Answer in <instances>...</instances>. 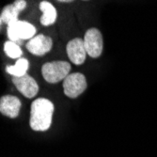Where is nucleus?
<instances>
[{"mask_svg": "<svg viewBox=\"0 0 157 157\" xmlns=\"http://www.w3.org/2000/svg\"><path fill=\"white\" fill-rule=\"evenodd\" d=\"M54 104L44 98H39L31 105L29 125L34 131L44 132L48 130L54 113Z\"/></svg>", "mask_w": 157, "mask_h": 157, "instance_id": "f257e3e1", "label": "nucleus"}, {"mask_svg": "<svg viewBox=\"0 0 157 157\" xmlns=\"http://www.w3.org/2000/svg\"><path fill=\"white\" fill-rule=\"evenodd\" d=\"M71 64L67 61L46 62L41 67L42 76L48 83L55 84L64 80L70 74Z\"/></svg>", "mask_w": 157, "mask_h": 157, "instance_id": "f03ea898", "label": "nucleus"}, {"mask_svg": "<svg viewBox=\"0 0 157 157\" xmlns=\"http://www.w3.org/2000/svg\"><path fill=\"white\" fill-rule=\"evenodd\" d=\"M7 33L10 40L22 44L23 40H31L36 34V28L25 21H14L8 25Z\"/></svg>", "mask_w": 157, "mask_h": 157, "instance_id": "7ed1b4c3", "label": "nucleus"}, {"mask_svg": "<svg viewBox=\"0 0 157 157\" xmlns=\"http://www.w3.org/2000/svg\"><path fill=\"white\" fill-rule=\"evenodd\" d=\"M88 87L87 80L83 74L74 73L70 74L63 80L64 94L69 98H77L80 96Z\"/></svg>", "mask_w": 157, "mask_h": 157, "instance_id": "20e7f679", "label": "nucleus"}, {"mask_svg": "<svg viewBox=\"0 0 157 157\" xmlns=\"http://www.w3.org/2000/svg\"><path fill=\"white\" fill-rule=\"evenodd\" d=\"M84 45L87 54L93 59H97L102 55L104 41L102 33L98 28L92 27L87 30L84 38Z\"/></svg>", "mask_w": 157, "mask_h": 157, "instance_id": "39448f33", "label": "nucleus"}, {"mask_svg": "<svg viewBox=\"0 0 157 157\" xmlns=\"http://www.w3.org/2000/svg\"><path fill=\"white\" fill-rule=\"evenodd\" d=\"M12 82L17 90L28 99L35 97L39 91V86L36 80L27 74L19 77L12 76Z\"/></svg>", "mask_w": 157, "mask_h": 157, "instance_id": "423d86ee", "label": "nucleus"}, {"mask_svg": "<svg viewBox=\"0 0 157 157\" xmlns=\"http://www.w3.org/2000/svg\"><path fill=\"white\" fill-rule=\"evenodd\" d=\"M67 54L70 60L75 65H82L87 56V51H86L84 45V40L80 38H75L68 42L66 46Z\"/></svg>", "mask_w": 157, "mask_h": 157, "instance_id": "0eeeda50", "label": "nucleus"}, {"mask_svg": "<svg viewBox=\"0 0 157 157\" xmlns=\"http://www.w3.org/2000/svg\"><path fill=\"white\" fill-rule=\"evenodd\" d=\"M53 47V40L50 37L45 35H37L26 44V49L32 55L44 56L51 51Z\"/></svg>", "mask_w": 157, "mask_h": 157, "instance_id": "6e6552de", "label": "nucleus"}, {"mask_svg": "<svg viewBox=\"0 0 157 157\" xmlns=\"http://www.w3.org/2000/svg\"><path fill=\"white\" fill-rule=\"evenodd\" d=\"M20 99L13 95H4L0 99V112L4 116L15 119L21 109Z\"/></svg>", "mask_w": 157, "mask_h": 157, "instance_id": "1a4fd4ad", "label": "nucleus"}, {"mask_svg": "<svg viewBox=\"0 0 157 157\" xmlns=\"http://www.w3.org/2000/svg\"><path fill=\"white\" fill-rule=\"evenodd\" d=\"M26 7L25 0H17L14 3L6 6L1 12L0 22L1 24H10L14 21H18V14Z\"/></svg>", "mask_w": 157, "mask_h": 157, "instance_id": "9d476101", "label": "nucleus"}, {"mask_svg": "<svg viewBox=\"0 0 157 157\" xmlns=\"http://www.w3.org/2000/svg\"><path fill=\"white\" fill-rule=\"evenodd\" d=\"M40 10L42 11V15L40 20L42 25L47 26L56 22L58 14H56V10L51 3L47 1H41L40 3Z\"/></svg>", "mask_w": 157, "mask_h": 157, "instance_id": "9b49d317", "label": "nucleus"}, {"mask_svg": "<svg viewBox=\"0 0 157 157\" xmlns=\"http://www.w3.org/2000/svg\"><path fill=\"white\" fill-rule=\"evenodd\" d=\"M29 67V62H28L27 59L21 58L17 60L15 65L12 66H7L6 71L8 72V74L11 75L12 76H23L25 75H26V71Z\"/></svg>", "mask_w": 157, "mask_h": 157, "instance_id": "f8f14e48", "label": "nucleus"}, {"mask_svg": "<svg viewBox=\"0 0 157 157\" xmlns=\"http://www.w3.org/2000/svg\"><path fill=\"white\" fill-rule=\"evenodd\" d=\"M4 50L6 54L11 59H19L23 55L22 49L20 48L19 44H15L11 40H8L4 44Z\"/></svg>", "mask_w": 157, "mask_h": 157, "instance_id": "ddd939ff", "label": "nucleus"}]
</instances>
